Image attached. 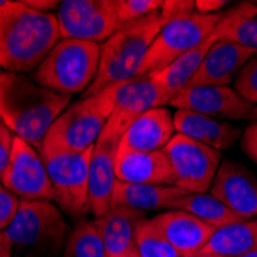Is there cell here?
Masks as SVG:
<instances>
[{"label":"cell","instance_id":"28","mask_svg":"<svg viewBox=\"0 0 257 257\" xmlns=\"http://www.w3.org/2000/svg\"><path fill=\"white\" fill-rule=\"evenodd\" d=\"M136 251L139 257H180L165 239L153 219H144L136 232Z\"/></svg>","mask_w":257,"mask_h":257},{"label":"cell","instance_id":"32","mask_svg":"<svg viewBox=\"0 0 257 257\" xmlns=\"http://www.w3.org/2000/svg\"><path fill=\"white\" fill-rule=\"evenodd\" d=\"M14 139H16L14 133L0 120V180H2V176L10 163Z\"/></svg>","mask_w":257,"mask_h":257},{"label":"cell","instance_id":"40","mask_svg":"<svg viewBox=\"0 0 257 257\" xmlns=\"http://www.w3.org/2000/svg\"><path fill=\"white\" fill-rule=\"evenodd\" d=\"M0 74H2V66H0Z\"/></svg>","mask_w":257,"mask_h":257},{"label":"cell","instance_id":"37","mask_svg":"<svg viewBox=\"0 0 257 257\" xmlns=\"http://www.w3.org/2000/svg\"><path fill=\"white\" fill-rule=\"evenodd\" d=\"M197 257H257V249L245 252V254H237V255H197Z\"/></svg>","mask_w":257,"mask_h":257},{"label":"cell","instance_id":"14","mask_svg":"<svg viewBox=\"0 0 257 257\" xmlns=\"http://www.w3.org/2000/svg\"><path fill=\"white\" fill-rule=\"evenodd\" d=\"M209 194L242 219H257V179L240 163L223 160Z\"/></svg>","mask_w":257,"mask_h":257},{"label":"cell","instance_id":"25","mask_svg":"<svg viewBox=\"0 0 257 257\" xmlns=\"http://www.w3.org/2000/svg\"><path fill=\"white\" fill-rule=\"evenodd\" d=\"M213 43H214V39L213 36H209L205 42L196 46L194 50L180 56L167 68H163L156 73H151L150 76L165 89L168 92V96L173 99L191 82V79L197 73V69L202 65V60L205 59L208 50L211 48Z\"/></svg>","mask_w":257,"mask_h":257},{"label":"cell","instance_id":"17","mask_svg":"<svg viewBox=\"0 0 257 257\" xmlns=\"http://www.w3.org/2000/svg\"><path fill=\"white\" fill-rule=\"evenodd\" d=\"M153 222L180 257L199 255L216 231L213 226L180 209H168L154 216Z\"/></svg>","mask_w":257,"mask_h":257},{"label":"cell","instance_id":"39","mask_svg":"<svg viewBox=\"0 0 257 257\" xmlns=\"http://www.w3.org/2000/svg\"><path fill=\"white\" fill-rule=\"evenodd\" d=\"M126 257H139V254H137V251H136V249H133Z\"/></svg>","mask_w":257,"mask_h":257},{"label":"cell","instance_id":"21","mask_svg":"<svg viewBox=\"0 0 257 257\" xmlns=\"http://www.w3.org/2000/svg\"><path fill=\"white\" fill-rule=\"evenodd\" d=\"M144 219V213L136 209L109 205L108 211L96 219L106 257H126L136 249V232Z\"/></svg>","mask_w":257,"mask_h":257},{"label":"cell","instance_id":"6","mask_svg":"<svg viewBox=\"0 0 257 257\" xmlns=\"http://www.w3.org/2000/svg\"><path fill=\"white\" fill-rule=\"evenodd\" d=\"M91 153L92 148L71 151L46 139L39 148L54 190V202L65 214L71 217H80L89 211Z\"/></svg>","mask_w":257,"mask_h":257},{"label":"cell","instance_id":"12","mask_svg":"<svg viewBox=\"0 0 257 257\" xmlns=\"http://www.w3.org/2000/svg\"><path fill=\"white\" fill-rule=\"evenodd\" d=\"M2 185L20 200L54 202L53 185L39 151L17 136Z\"/></svg>","mask_w":257,"mask_h":257},{"label":"cell","instance_id":"2","mask_svg":"<svg viewBox=\"0 0 257 257\" xmlns=\"http://www.w3.org/2000/svg\"><path fill=\"white\" fill-rule=\"evenodd\" d=\"M60 40L57 17L27 7L5 2L0 7V66L7 73H30Z\"/></svg>","mask_w":257,"mask_h":257},{"label":"cell","instance_id":"19","mask_svg":"<svg viewBox=\"0 0 257 257\" xmlns=\"http://www.w3.org/2000/svg\"><path fill=\"white\" fill-rule=\"evenodd\" d=\"M115 179L134 185L176 186L174 174L165 151L119 153L115 159Z\"/></svg>","mask_w":257,"mask_h":257},{"label":"cell","instance_id":"23","mask_svg":"<svg viewBox=\"0 0 257 257\" xmlns=\"http://www.w3.org/2000/svg\"><path fill=\"white\" fill-rule=\"evenodd\" d=\"M214 42H232L257 51V4H240L220 16Z\"/></svg>","mask_w":257,"mask_h":257},{"label":"cell","instance_id":"34","mask_svg":"<svg viewBox=\"0 0 257 257\" xmlns=\"http://www.w3.org/2000/svg\"><path fill=\"white\" fill-rule=\"evenodd\" d=\"M223 5H226V2H220V0H196V10L203 14H213L211 11L219 10Z\"/></svg>","mask_w":257,"mask_h":257},{"label":"cell","instance_id":"22","mask_svg":"<svg viewBox=\"0 0 257 257\" xmlns=\"http://www.w3.org/2000/svg\"><path fill=\"white\" fill-rule=\"evenodd\" d=\"M190 194L177 186H162V185H134L115 180L111 205L126 206L136 211H159V209H173V205Z\"/></svg>","mask_w":257,"mask_h":257},{"label":"cell","instance_id":"1","mask_svg":"<svg viewBox=\"0 0 257 257\" xmlns=\"http://www.w3.org/2000/svg\"><path fill=\"white\" fill-rule=\"evenodd\" d=\"M194 7L196 2H182V0L165 2L160 11L125 25L103 42L97 76L86 89L85 96L97 94L114 83L137 77L150 46L162 28L167 25V22L176 14Z\"/></svg>","mask_w":257,"mask_h":257},{"label":"cell","instance_id":"4","mask_svg":"<svg viewBox=\"0 0 257 257\" xmlns=\"http://www.w3.org/2000/svg\"><path fill=\"white\" fill-rule=\"evenodd\" d=\"M100 43L60 39L50 54L37 66L34 82L59 94H79L94 82L99 62Z\"/></svg>","mask_w":257,"mask_h":257},{"label":"cell","instance_id":"33","mask_svg":"<svg viewBox=\"0 0 257 257\" xmlns=\"http://www.w3.org/2000/svg\"><path fill=\"white\" fill-rule=\"evenodd\" d=\"M242 150L252 162L257 163V122L251 123L242 134Z\"/></svg>","mask_w":257,"mask_h":257},{"label":"cell","instance_id":"31","mask_svg":"<svg viewBox=\"0 0 257 257\" xmlns=\"http://www.w3.org/2000/svg\"><path fill=\"white\" fill-rule=\"evenodd\" d=\"M20 202L22 200L17 196H14L0 183V232L7 231L8 226L16 219Z\"/></svg>","mask_w":257,"mask_h":257},{"label":"cell","instance_id":"35","mask_svg":"<svg viewBox=\"0 0 257 257\" xmlns=\"http://www.w3.org/2000/svg\"><path fill=\"white\" fill-rule=\"evenodd\" d=\"M27 7H30V8H33V10H37V11H42V13H45L43 10H51V8H59V2H42V0H27V2H23Z\"/></svg>","mask_w":257,"mask_h":257},{"label":"cell","instance_id":"20","mask_svg":"<svg viewBox=\"0 0 257 257\" xmlns=\"http://www.w3.org/2000/svg\"><path fill=\"white\" fill-rule=\"evenodd\" d=\"M173 119L177 134L217 151L231 148L242 136V131L234 125L188 109H177Z\"/></svg>","mask_w":257,"mask_h":257},{"label":"cell","instance_id":"5","mask_svg":"<svg viewBox=\"0 0 257 257\" xmlns=\"http://www.w3.org/2000/svg\"><path fill=\"white\" fill-rule=\"evenodd\" d=\"M5 234L23 257H59L65 248L66 222L50 200H22Z\"/></svg>","mask_w":257,"mask_h":257},{"label":"cell","instance_id":"8","mask_svg":"<svg viewBox=\"0 0 257 257\" xmlns=\"http://www.w3.org/2000/svg\"><path fill=\"white\" fill-rule=\"evenodd\" d=\"M114 106L111 86L97 94L85 96L59 115L45 139L71 151L92 148L114 112Z\"/></svg>","mask_w":257,"mask_h":257},{"label":"cell","instance_id":"38","mask_svg":"<svg viewBox=\"0 0 257 257\" xmlns=\"http://www.w3.org/2000/svg\"><path fill=\"white\" fill-rule=\"evenodd\" d=\"M251 119H254V120L257 122V105L254 106V111H252V114H251Z\"/></svg>","mask_w":257,"mask_h":257},{"label":"cell","instance_id":"30","mask_svg":"<svg viewBox=\"0 0 257 257\" xmlns=\"http://www.w3.org/2000/svg\"><path fill=\"white\" fill-rule=\"evenodd\" d=\"M234 91L248 103H257V54H254L234 79Z\"/></svg>","mask_w":257,"mask_h":257},{"label":"cell","instance_id":"10","mask_svg":"<svg viewBox=\"0 0 257 257\" xmlns=\"http://www.w3.org/2000/svg\"><path fill=\"white\" fill-rule=\"evenodd\" d=\"M163 151L168 157L177 188L188 193H206L211 188L222 163L220 151L177 133Z\"/></svg>","mask_w":257,"mask_h":257},{"label":"cell","instance_id":"11","mask_svg":"<svg viewBox=\"0 0 257 257\" xmlns=\"http://www.w3.org/2000/svg\"><path fill=\"white\" fill-rule=\"evenodd\" d=\"M56 17L60 39L100 43L122 28L115 0H63Z\"/></svg>","mask_w":257,"mask_h":257},{"label":"cell","instance_id":"15","mask_svg":"<svg viewBox=\"0 0 257 257\" xmlns=\"http://www.w3.org/2000/svg\"><path fill=\"white\" fill-rule=\"evenodd\" d=\"M257 51L232 42H214L188 86H228Z\"/></svg>","mask_w":257,"mask_h":257},{"label":"cell","instance_id":"27","mask_svg":"<svg viewBox=\"0 0 257 257\" xmlns=\"http://www.w3.org/2000/svg\"><path fill=\"white\" fill-rule=\"evenodd\" d=\"M62 257H106L96 220L82 219L69 232Z\"/></svg>","mask_w":257,"mask_h":257},{"label":"cell","instance_id":"3","mask_svg":"<svg viewBox=\"0 0 257 257\" xmlns=\"http://www.w3.org/2000/svg\"><path fill=\"white\" fill-rule=\"evenodd\" d=\"M71 96L39 86L23 74H0V120L37 151Z\"/></svg>","mask_w":257,"mask_h":257},{"label":"cell","instance_id":"18","mask_svg":"<svg viewBox=\"0 0 257 257\" xmlns=\"http://www.w3.org/2000/svg\"><path fill=\"white\" fill-rule=\"evenodd\" d=\"M114 94V112L133 122L140 114L154 108H163L171 102L168 92L150 74L111 85Z\"/></svg>","mask_w":257,"mask_h":257},{"label":"cell","instance_id":"9","mask_svg":"<svg viewBox=\"0 0 257 257\" xmlns=\"http://www.w3.org/2000/svg\"><path fill=\"white\" fill-rule=\"evenodd\" d=\"M130 126L122 115L112 112L108 119L97 142L92 147L89 162V211L102 217L111 205L112 188L115 183V159H117L119 144L123 133Z\"/></svg>","mask_w":257,"mask_h":257},{"label":"cell","instance_id":"36","mask_svg":"<svg viewBox=\"0 0 257 257\" xmlns=\"http://www.w3.org/2000/svg\"><path fill=\"white\" fill-rule=\"evenodd\" d=\"M13 251L14 246L8 239V236L5 234V231L0 232V257H13Z\"/></svg>","mask_w":257,"mask_h":257},{"label":"cell","instance_id":"7","mask_svg":"<svg viewBox=\"0 0 257 257\" xmlns=\"http://www.w3.org/2000/svg\"><path fill=\"white\" fill-rule=\"evenodd\" d=\"M222 14H203L194 8L176 14L154 39L140 66L139 76L167 68L180 56L194 50L216 30Z\"/></svg>","mask_w":257,"mask_h":257},{"label":"cell","instance_id":"16","mask_svg":"<svg viewBox=\"0 0 257 257\" xmlns=\"http://www.w3.org/2000/svg\"><path fill=\"white\" fill-rule=\"evenodd\" d=\"M174 119L167 108H154L136 117L123 133L119 153H153L165 148L174 137Z\"/></svg>","mask_w":257,"mask_h":257},{"label":"cell","instance_id":"29","mask_svg":"<svg viewBox=\"0 0 257 257\" xmlns=\"http://www.w3.org/2000/svg\"><path fill=\"white\" fill-rule=\"evenodd\" d=\"M163 5H165L163 0H115V11L123 28L133 22L160 11Z\"/></svg>","mask_w":257,"mask_h":257},{"label":"cell","instance_id":"24","mask_svg":"<svg viewBox=\"0 0 257 257\" xmlns=\"http://www.w3.org/2000/svg\"><path fill=\"white\" fill-rule=\"evenodd\" d=\"M254 249H257V219L217 228L199 255H237Z\"/></svg>","mask_w":257,"mask_h":257},{"label":"cell","instance_id":"26","mask_svg":"<svg viewBox=\"0 0 257 257\" xmlns=\"http://www.w3.org/2000/svg\"><path fill=\"white\" fill-rule=\"evenodd\" d=\"M173 209H180V211L190 213L202 222L208 223L209 226H213L214 229L229 223L245 220L208 193L185 194L173 205Z\"/></svg>","mask_w":257,"mask_h":257},{"label":"cell","instance_id":"13","mask_svg":"<svg viewBox=\"0 0 257 257\" xmlns=\"http://www.w3.org/2000/svg\"><path fill=\"white\" fill-rule=\"evenodd\" d=\"M177 109H188L219 120L251 119L254 105L243 100L229 86H188L170 102Z\"/></svg>","mask_w":257,"mask_h":257}]
</instances>
